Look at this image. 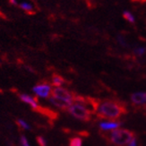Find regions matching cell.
<instances>
[{
	"label": "cell",
	"mask_w": 146,
	"mask_h": 146,
	"mask_svg": "<svg viewBox=\"0 0 146 146\" xmlns=\"http://www.w3.org/2000/svg\"><path fill=\"white\" fill-rule=\"evenodd\" d=\"M126 112L125 105L117 100H104L100 101L97 105L96 114L99 117L116 120L121 117Z\"/></svg>",
	"instance_id": "1"
},
{
	"label": "cell",
	"mask_w": 146,
	"mask_h": 146,
	"mask_svg": "<svg viewBox=\"0 0 146 146\" xmlns=\"http://www.w3.org/2000/svg\"><path fill=\"white\" fill-rule=\"evenodd\" d=\"M131 100L134 105L145 106L146 105V92H135L131 95Z\"/></svg>",
	"instance_id": "7"
},
{
	"label": "cell",
	"mask_w": 146,
	"mask_h": 146,
	"mask_svg": "<svg viewBox=\"0 0 146 146\" xmlns=\"http://www.w3.org/2000/svg\"><path fill=\"white\" fill-rule=\"evenodd\" d=\"M52 84H48V82H41V84H38L33 88V92L38 98L41 99H48L51 96L52 94Z\"/></svg>",
	"instance_id": "3"
},
{
	"label": "cell",
	"mask_w": 146,
	"mask_h": 146,
	"mask_svg": "<svg viewBox=\"0 0 146 146\" xmlns=\"http://www.w3.org/2000/svg\"><path fill=\"white\" fill-rule=\"evenodd\" d=\"M82 140L80 137H74L70 140V144L69 146H82Z\"/></svg>",
	"instance_id": "13"
},
{
	"label": "cell",
	"mask_w": 146,
	"mask_h": 146,
	"mask_svg": "<svg viewBox=\"0 0 146 146\" xmlns=\"http://www.w3.org/2000/svg\"><path fill=\"white\" fill-rule=\"evenodd\" d=\"M123 17L125 19L126 21L131 23H134L135 22V18L134 15H133L132 13L129 11H124L123 12Z\"/></svg>",
	"instance_id": "11"
},
{
	"label": "cell",
	"mask_w": 146,
	"mask_h": 146,
	"mask_svg": "<svg viewBox=\"0 0 146 146\" xmlns=\"http://www.w3.org/2000/svg\"><path fill=\"white\" fill-rule=\"evenodd\" d=\"M20 142H21V144L22 146H31L29 141H28V139L27 137L25 136V135H22L21 138H20Z\"/></svg>",
	"instance_id": "15"
},
{
	"label": "cell",
	"mask_w": 146,
	"mask_h": 146,
	"mask_svg": "<svg viewBox=\"0 0 146 146\" xmlns=\"http://www.w3.org/2000/svg\"><path fill=\"white\" fill-rule=\"evenodd\" d=\"M121 122L115 121V120H108V121H101L99 124V127L102 131H113L120 127Z\"/></svg>",
	"instance_id": "5"
},
{
	"label": "cell",
	"mask_w": 146,
	"mask_h": 146,
	"mask_svg": "<svg viewBox=\"0 0 146 146\" xmlns=\"http://www.w3.org/2000/svg\"><path fill=\"white\" fill-rule=\"evenodd\" d=\"M17 124H18V125L20 126V127L22 128V129H23V130H30V125L25 121V120H23V119H21V118H19L18 120H17Z\"/></svg>",
	"instance_id": "12"
},
{
	"label": "cell",
	"mask_w": 146,
	"mask_h": 146,
	"mask_svg": "<svg viewBox=\"0 0 146 146\" xmlns=\"http://www.w3.org/2000/svg\"><path fill=\"white\" fill-rule=\"evenodd\" d=\"M19 6H20V7L23 10H24L26 13H29V14H33V13H34V7L31 4H29L27 2L21 3L20 5H19Z\"/></svg>",
	"instance_id": "10"
},
{
	"label": "cell",
	"mask_w": 146,
	"mask_h": 146,
	"mask_svg": "<svg viewBox=\"0 0 146 146\" xmlns=\"http://www.w3.org/2000/svg\"><path fill=\"white\" fill-rule=\"evenodd\" d=\"M146 52V48L144 47H137L134 49V53L138 56H142L145 54Z\"/></svg>",
	"instance_id": "14"
},
{
	"label": "cell",
	"mask_w": 146,
	"mask_h": 146,
	"mask_svg": "<svg viewBox=\"0 0 146 146\" xmlns=\"http://www.w3.org/2000/svg\"><path fill=\"white\" fill-rule=\"evenodd\" d=\"M48 99H49L50 103L53 104L54 106H56V108H58V109H61V110H67L68 108L72 105L71 103L67 102V101L60 100V99L56 98L55 96H52V95Z\"/></svg>",
	"instance_id": "8"
},
{
	"label": "cell",
	"mask_w": 146,
	"mask_h": 146,
	"mask_svg": "<svg viewBox=\"0 0 146 146\" xmlns=\"http://www.w3.org/2000/svg\"><path fill=\"white\" fill-rule=\"evenodd\" d=\"M10 3H11V4H13V5H17L16 0H10Z\"/></svg>",
	"instance_id": "19"
},
{
	"label": "cell",
	"mask_w": 146,
	"mask_h": 146,
	"mask_svg": "<svg viewBox=\"0 0 146 146\" xmlns=\"http://www.w3.org/2000/svg\"><path fill=\"white\" fill-rule=\"evenodd\" d=\"M66 82L65 79L62 77V76L58 75V74H54L52 80H51V84L54 87H62L63 84Z\"/></svg>",
	"instance_id": "9"
},
{
	"label": "cell",
	"mask_w": 146,
	"mask_h": 146,
	"mask_svg": "<svg viewBox=\"0 0 146 146\" xmlns=\"http://www.w3.org/2000/svg\"><path fill=\"white\" fill-rule=\"evenodd\" d=\"M51 95L60 100H66L71 104H73L75 99V94L74 92L68 91L66 88H63V87H55L53 89Z\"/></svg>",
	"instance_id": "4"
},
{
	"label": "cell",
	"mask_w": 146,
	"mask_h": 146,
	"mask_svg": "<svg viewBox=\"0 0 146 146\" xmlns=\"http://www.w3.org/2000/svg\"><path fill=\"white\" fill-rule=\"evenodd\" d=\"M117 41L122 47H127V43L125 41V39L123 36H118L117 37Z\"/></svg>",
	"instance_id": "17"
},
{
	"label": "cell",
	"mask_w": 146,
	"mask_h": 146,
	"mask_svg": "<svg viewBox=\"0 0 146 146\" xmlns=\"http://www.w3.org/2000/svg\"><path fill=\"white\" fill-rule=\"evenodd\" d=\"M137 140H136V138H133L132 140L130 141V143L127 144V146H137Z\"/></svg>",
	"instance_id": "18"
},
{
	"label": "cell",
	"mask_w": 146,
	"mask_h": 146,
	"mask_svg": "<svg viewBox=\"0 0 146 146\" xmlns=\"http://www.w3.org/2000/svg\"><path fill=\"white\" fill-rule=\"evenodd\" d=\"M19 97H20V100L23 101V102L28 104L31 108H33V110L39 109V102H38L37 99L34 98L33 96L26 94V93H23Z\"/></svg>",
	"instance_id": "6"
},
{
	"label": "cell",
	"mask_w": 146,
	"mask_h": 146,
	"mask_svg": "<svg viewBox=\"0 0 146 146\" xmlns=\"http://www.w3.org/2000/svg\"><path fill=\"white\" fill-rule=\"evenodd\" d=\"M135 137V134L132 131L123 128H117L110 132L109 140L115 146H127L130 141Z\"/></svg>",
	"instance_id": "2"
},
{
	"label": "cell",
	"mask_w": 146,
	"mask_h": 146,
	"mask_svg": "<svg viewBox=\"0 0 146 146\" xmlns=\"http://www.w3.org/2000/svg\"><path fill=\"white\" fill-rule=\"evenodd\" d=\"M37 142L39 143L40 146H47V141L46 139L42 137V136H39L37 138Z\"/></svg>",
	"instance_id": "16"
}]
</instances>
